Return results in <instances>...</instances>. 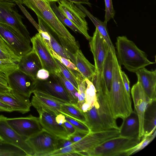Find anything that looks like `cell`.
I'll return each mask as SVG.
<instances>
[{
	"mask_svg": "<svg viewBox=\"0 0 156 156\" xmlns=\"http://www.w3.org/2000/svg\"><path fill=\"white\" fill-rule=\"evenodd\" d=\"M23 4L32 10L58 37L61 45L72 51L79 49L75 37L58 20L46 0H23Z\"/></svg>",
	"mask_w": 156,
	"mask_h": 156,
	"instance_id": "6da1fadb",
	"label": "cell"
},
{
	"mask_svg": "<svg viewBox=\"0 0 156 156\" xmlns=\"http://www.w3.org/2000/svg\"><path fill=\"white\" fill-rule=\"evenodd\" d=\"M112 53L113 75L109 94V103L113 118L116 120L119 118L123 119L133 111L131 99L123 82L121 65L118 61L116 52Z\"/></svg>",
	"mask_w": 156,
	"mask_h": 156,
	"instance_id": "7a4b0ae2",
	"label": "cell"
},
{
	"mask_svg": "<svg viewBox=\"0 0 156 156\" xmlns=\"http://www.w3.org/2000/svg\"><path fill=\"white\" fill-rule=\"evenodd\" d=\"M115 44L119 63L129 72L136 73L139 69L154 63L148 59L144 52L126 36L118 37Z\"/></svg>",
	"mask_w": 156,
	"mask_h": 156,
	"instance_id": "3957f363",
	"label": "cell"
},
{
	"mask_svg": "<svg viewBox=\"0 0 156 156\" xmlns=\"http://www.w3.org/2000/svg\"><path fill=\"white\" fill-rule=\"evenodd\" d=\"M119 130L115 129L90 132L80 140L55 151L50 156H66L73 152H77L80 156H87V153L89 151L105 141L119 136Z\"/></svg>",
	"mask_w": 156,
	"mask_h": 156,
	"instance_id": "277c9868",
	"label": "cell"
},
{
	"mask_svg": "<svg viewBox=\"0 0 156 156\" xmlns=\"http://www.w3.org/2000/svg\"><path fill=\"white\" fill-rule=\"evenodd\" d=\"M141 140L138 136L120 135L110 138L89 151V156H126L127 152Z\"/></svg>",
	"mask_w": 156,
	"mask_h": 156,
	"instance_id": "5b68a950",
	"label": "cell"
},
{
	"mask_svg": "<svg viewBox=\"0 0 156 156\" xmlns=\"http://www.w3.org/2000/svg\"><path fill=\"white\" fill-rule=\"evenodd\" d=\"M89 41L95 67V75L91 81L93 84L101 83L103 81L102 73L103 64L109 47L96 28Z\"/></svg>",
	"mask_w": 156,
	"mask_h": 156,
	"instance_id": "8992f818",
	"label": "cell"
},
{
	"mask_svg": "<svg viewBox=\"0 0 156 156\" xmlns=\"http://www.w3.org/2000/svg\"><path fill=\"white\" fill-rule=\"evenodd\" d=\"M14 2H0V22L11 27L31 42L30 34L22 21Z\"/></svg>",
	"mask_w": 156,
	"mask_h": 156,
	"instance_id": "52a82bcc",
	"label": "cell"
},
{
	"mask_svg": "<svg viewBox=\"0 0 156 156\" xmlns=\"http://www.w3.org/2000/svg\"><path fill=\"white\" fill-rule=\"evenodd\" d=\"M58 138L43 129L26 141L32 150L34 156H48L57 150Z\"/></svg>",
	"mask_w": 156,
	"mask_h": 156,
	"instance_id": "ba28073f",
	"label": "cell"
},
{
	"mask_svg": "<svg viewBox=\"0 0 156 156\" xmlns=\"http://www.w3.org/2000/svg\"><path fill=\"white\" fill-rule=\"evenodd\" d=\"M0 36L13 50L21 57L30 51L32 48L29 41L9 25L0 22Z\"/></svg>",
	"mask_w": 156,
	"mask_h": 156,
	"instance_id": "9c48e42d",
	"label": "cell"
},
{
	"mask_svg": "<svg viewBox=\"0 0 156 156\" xmlns=\"http://www.w3.org/2000/svg\"><path fill=\"white\" fill-rule=\"evenodd\" d=\"M35 90L47 94L64 103H71L70 98L57 75L50 73L46 80L37 79Z\"/></svg>",
	"mask_w": 156,
	"mask_h": 156,
	"instance_id": "30bf717a",
	"label": "cell"
},
{
	"mask_svg": "<svg viewBox=\"0 0 156 156\" xmlns=\"http://www.w3.org/2000/svg\"><path fill=\"white\" fill-rule=\"evenodd\" d=\"M8 85L11 91L29 98L33 93L37 79L18 69L7 75Z\"/></svg>",
	"mask_w": 156,
	"mask_h": 156,
	"instance_id": "8fae6325",
	"label": "cell"
},
{
	"mask_svg": "<svg viewBox=\"0 0 156 156\" xmlns=\"http://www.w3.org/2000/svg\"><path fill=\"white\" fill-rule=\"evenodd\" d=\"M57 2L58 7L61 11L89 41L92 37L88 33L89 29L85 13L71 2L66 0H59Z\"/></svg>",
	"mask_w": 156,
	"mask_h": 156,
	"instance_id": "7c38bea8",
	"label": "cell"
},
{
	"mask_svg": "<svg viewBox=\"0 0 156 156\" xmlns=\"http://www.w3.org/2000/svg\"><path fill=\"white\" fill-rule=\"evenodd\" d=\"M32 50L38 56L43 69L50 73L58 75L60 71L55 58L50 52L43 39L38 33L31 38Z\"/></svg>",
	"mask_w": 156,
	"mask_h": 156,
	"instance_id": "4fadbf2b",
	"label": "cell"
},
{
	"mask_svg": "<svg viewBox=\"0 0 156 156\" xmlns=\"http://www.w3.org/2000/svg\"><path fill=\"white\" fill-rule=\"evenodd\" d=\"M6 120L9 125L17 133L26 139L43 129L38 117L31 115L26 117L7 118Z\"/></svg>",
	"mask_w": 156,
	"mask_h": 156,
	"instance_id": "5bb4252c",
	"label": "cell"
},
{
	"mask_svg": "<svg viewBox=\"0 0 156 156\" xmlns=\"http://www.w3.org/2000/svg\"><path fill=\"white\" fill-rule=\"evenodd\" d=\"M7 118L3 115H0V140L22 149L27 156H34L26 139L19 135L9 125Z\"/></svg>",
	"mask_w": 156,
	"mask_h": 156,
	"instance_id": "9a60e30c",
	"label": "cell"
},
{
	"mask_svg": "<svg viewBox=\"0 0 156 156\" xmlns=\"http://www.w3.org/2000/svg\"><path fill=\"white\" fill-rule=\"evenodd\" d=\"M131 93L134 111L137 114L139 121L140 127L138 137L141 140L144 134L143 122L144 113L148 105L154 100L148 97L140 83L137 82L133 86Z\"/></svg>",
	"mask_w": 156,
	"mask_h": 156,
	"instance_id": "2e32d148",
	"label": "cell"
},
{
	"mask_svg": "<svg viewBox=\"0 0 156 156\" xmlns=\"http://www.w3.org/2000/svg\"><path fill=\"white\" fill-rule=\"evenodd\" d=\"M31 103L36 109L41 108L56 116L61 113L60 106L64 103L43 92L34 91Z\"/></svg>",
	"mask_w": 156,
	"mask_h": 156,
	"instance_id": "e0dca14e",
	"label": "cell"
},
{
	"mask_svg": "<svg viewBox=\"0 0 156 156\" xmlns=\"http://www.w3.org/2000/svg\"><path fill=\"white\" fill-rule=\"evenodd\" d=\"M36 110L39 114L40 123L43 129L58 138H68L69 136L64 126L57 123L55 116L42 109Z\"/></svg>",
	"mask_w": 156,
	"mask_h": 156,
	"instance_id": "ac0fdd59",
	"label": "cell"
},
{
	"mask_svg": "<svg viewBox=\"0 0 156 156\" xmlns=\"http://www.w3.org/2000/svg\"><path fill=\"white\" fill-rule=\"evenodd\" d=\"M137 82L142 86L147 96L152 100H156V70L149 71L145 67L135 73Z\"/></svg>",
	"mask_w": 156,
	"mask_h": 156,
	"instance_id": "d6986e66",
	"label": "cell"
},
{
	"mask_svg": "<svg viewBox=\"0 0 156 156\" xmlns=\"http://www.w3.org/2000/svg\"><path fill=\"white\" fill-rule=\"evenodd\" d=\"M0 101L10 106L13 111H17L23 114L29 112L32 106L29 98L11 91L8 93H0Z\"/></svg>",
	"mask_w": 156,
	"mask_h": 156,
	"instance_id": "ffe728a7",
	"label": "cell"
},
{
	"mask_svg": "<svg viewBox=\"0 0 156 156\" xmlns=\"http://www.w3.org/2000/svg\"><path fill=\"white\" fill-rule=\"evenodd\" d=\"M17 63L19 70L36 79L37 72L42 68L38 56L32 50L21 56Z\"/></svg>",
	"mask_w": 156,
	"mask_h": 156,
	"instance_id": "44dd1931",
	"label": "cell"
},
{
	"mask_svg": "<svg viewBox=\"0 0 156 156\" xmlns=\"http://www.w3.org/2000/svg\"><path fill=\"white\" fill-rule=\"evenodd\" d=\"M39 25L40 30L38 33L43 39L49 50H52L59 56L69 59L64 48L54 37L53 35L55 34L54 33L43 21H40Z\"/></svg>",
	"mask_w": 156,
	"mask_h": 156,
	"instance_id": "7402d4cb",
	"label": "cell"
},
{
	"mask_svg": "<svg viewBox=\"0 0 156 156\" xmlns=\"http://www.w3.org/2000/svg\"><path fill=\"white\" fill-rule=\"evenodd\" d=\"M70 60L76 66L83 77L91 81L95 75V67L87 60L81 51L80 49L77 50L72 54Z\"/></svg>",
	"mask_w": 156,
	"mask_h": 156,
	"instance_id": "603a6c76",
	"label": "cell"
},
{
	"mask_svg": "<svg viewBox=\"0 0 156 156\" xmlns=\"http://www.w3.org/2000/svg\"><path fill=\"white\" fill-rule=\"evenodd\" d=\"M119 127V135L128 137L138 136L139 131V122L137 114L134 111L127 117L122 119Z\"/></svg>",
	"mask_w": 156,
	"mask_h": 156,
	"instance_id": "cb8c5ba5",
	"label": "cell"
},
{
	"mask_svg": "<svg viewBox=\"0 0 156 156\" xmlns=\"http://www.w3.org/2000/svg\"><path fill=\"white\" fill-rule=\"evenodd\" d=\"M93 22L99 33L104 39L112 52H115V49L109 35L107 28V23L102 22L94 16L82 4H75Z\"/></svg>",
	"mask_w": 156,
	"mask_h": 156,
	"instance_id": "d4e9b609",
	"label": "cell"
},
{
	"mask_svg": "<svg viewBox=\"0 0 156 156\" xmlns=\"http://www.w3.org/2000/svg\"><path fill=\"white\" fill-rule=\"evenodd\" d=\"M156 129V100H154L148 105L144 113L143 136L152 135Z\"/></svg>",
	"mask_w": 156,
	"mask_h": 156,
	"instance_id": "484cf974",
	"label": "cell"
},
{
	"mask_svg": "<svg viewBox=\"0 0 156 156\" xmlns=\"http://www.w3.org/2000/svg\"><path fill=\"white\" fill-rule=\"evenodd\" d=\"M113 53L109 48L103 64L102 73L103 83L109 94L113 77Z\"/></svg>",
	"mask_w": 156,
	"mask_h": 156,
	"instance_id": "4316f807",
	"label": "cell"
},
{
	"mask_svg": "<svg viewBox=\"0 0 156 156\" xmlns=\"http://www.w3.org/2000/svg\"><path fill=\"white\" fill-rule=\"evenodd\" d=\"M60 112L84 123L85 117L83 112L76 105L72 103H64L61 105Z\"/></svg>",
	"mask_w": 156,
	"mask_h": 156,
	"instance_id": "83f0119b",
	"label": "cell"
},
{
	"mask_svg": "<svg viewBox=\"0 0 156 156\" xmlns=\"http://www.w3.org/2000/svg\"><path fill=\"white\" fill-rule=\"evenodd\" d=\"M49 50L52 56L66 66L75 76L77 80L79 85L81 82L85 80V79L80 73L76 66L69 59L59 56L52 50Z\"/></svg>",
	"mask_w": 156,
	"mask_h": 156,
	"instance_id": "f1b7e54d",
	"label": "cell"
},
{
	"mask_svg": "<svg viewBox=\"0 0 156 156\" xmlns=\"http://www.w3.org/2000/svg\"><path fill=\"white\" fill-rule=\"evenodd\" d=\"M0 156H27L23 150L0 140Z\"/></svg>",
	"mask_w": 156,
	"mask_h": 156,
	"instance_id": "f546056e",
	"label": "cell"
},
{
	"mask_svg": "<svg viewBox=\"0 0 156 156\" xmlns=\"http://www.w3.org/2000/svg\"><path fill=\"white\" fill-rule=\"evenodd\" d=\"M51 8L58 20L64 26H66L75 33H81L79 30L67 17L61 11L56 2H49Z\"/></svg>",
	"mask_w": 156,
	"mask_h": 156,
	"instance_id": "4dcf8cb0",
	"label": "cell"
},
{
	"mask_svg": "<svg viewBox=\"0 0 156 156\" xmlns=\"http://www.w3.org/2000/svg\"><path fill=\"white\" fill-rule=\"evenodd\" d=\"M57 75L62 81L71 101V103L76 105L79 96L78 90L69 80H67L60 72Z\"/></svg>",
	"mask_w": 156,
	"mask_h": 156,
	"instance_id": "1f68e13d",
	"label": "cell"
},
{
	"mask_svg": "<svg viewBox=\"0 0 156 156\" xmlns=\"http://www.w3.org/2000/svg\"><path fill=\"white\" fill-rule=\"evenodd\" d=\"M85 80L87 84L85 101L89 105L90 108L97 101V92L93 83L87 79H85Z\"/></svg>",
	"mask_w": 156,
	"mask_h": 156,
	"instance_id": "d6a6232c",
	"label": "cell"
},
{
	"mask_svg": "<svg viewBox=\"0 0 156 156\" xmlns=\"http://www.w3.org/2000/svg\"><path fill=\"white\" fill-rule=\"evenodd\" d=\"M156 130L151 135L143 136L141 140L136 146L129 150L126 153V156L133 154L140 151L147 146L155 137Z\"/></svg>",
	"mask_w": 156,
	"mask_h": 156,
	"instance_id": "836d02e7",
	"label": "cell"
},
{
	"mask_svg": "<svg viewBox=\"0 0 156 156\" xmlns=\"http://www.w3.org/2000/svg\"><path fill=\"white\" fill-rule=\"evenodd\" d=\"M55 59L62 75L78 90L79 83L76 78L66 66L58 60Z\"/></svg>",
	"mask_w": 156,
	"mask_h": 156,
	"instance_id": "e575fe53",
	"label": "cell"
},
{
	"mask_svg": "<svg viewBox=\"0 0 156 156\" xmlns=\"http://www.w3.org/2000/svg\"><path fill=\"white\" fill-rule=\"evenodd\" d=\"M17 63L11 60L0 59V70L7 75L18 69Z\"/></svg>",
	"mask_w": 156,
	"mask_h": 156,
	"instance_id": "d590c367",
	"label": "cell"
},
{
	"mask_svg": "<svg viewBox=\"0 0 156 156\" xmlns=\"http://www.w3.org/2000/svg\"><path fill=\"white\" fill-rule=\"evenodd\" d=\"M64 115L66 120L71 123L77 131L86 135L90 132L87 126L84 123L67 115Z\"/></svg>",
	"mask_w": 156,
	"mask_h": 156,
	"instance_id": "8d00e7d4",
	"label": "cell"
},
{
	"mask_svg": "<svg viewBox=\"0 0 156 156\" xmlns=\"http://www.w3.org/2000/svg\"><path fill=\"white\" fill-rule=\"evenodd\" d=\"M105 4V15L104 22L107 23L111 19H113L115 15L112 0H104Z\"/></svg>",
	"mask_w": 156,
	"mask_h": 156,
	"instance_id": "74e56055",
	"label": "cell"
},
{
	"mask_svg": "<svg viewBox=\"0 0 156 156\" xmlns=\"http://www.w3.org/2000/svg\"><path fill=\"white\" fill-rule=\"evenodd\" d=\"M0 48L3 51L9 54L13 58L19 61L20 57L16 55L14 53L12 49L9 45L4 41L0 36Z\"/></svg>",
	"mask_w": 156,
	"mask_h": 156,
	"instance_id": "f35d334b",
	"label": "cell"
},
{
	"mask_svg": "<svg viewBox=\"0 0 156 156\" xmlns=\"http://www.w3.org/2000/svg\"><path fill=\"white\" fill-rule=\"evenodd\" d=\"M20 8L21 10L23 12L25 15L26 16L27 18L29 21L35 27L36 29L39 32L40 31V27L38 24L34 20V19L32 18L30 15L29 14L28 12L26 10V9L22 5V4L18 3L16 4Z\"/></svg>",
	"mask_w": 156,
	"mask_h": 156,
	"instance_id": "ab89813d",
	"label": "cell"
},
{
	"mask_svg": "<svg viewBox=\"0 0 156 156\" xmlns=\"http://www.w3.org/2000/svg\"><path fill=\"white\" fill-rule=\"evenodd\" d=\"M73 143L69 138H58L57 140V150L70 146Z\"/></svg>",
	"mask_w": 156,
	"mask_h": 156,
	"instance_id": "60d3db41",
	"label": "cell"
},
{
	"mask_svg": "<svg viewBox=\"0 0 156 156\" xmlns=\"http://www.w3.org/2000/svg\"><path fill=\"white\" fill-rule=\"evenodd\" d=\"M49 75L50 73L48 70L42 68L37 72L36 78L38 80H45L48 78Z\"/></svg>",
	"mask_w": 156,
	"mask_h": 156,
	"instance_id": "b9f144b4",
	"label": "cell"
},
{
	"mask_svg": "<svg viewBox=\"0 0 156 156\" xmlns=\"http://www.w3.org/2000/svg\"><path fill=\"white\" fill-rule=\"evenodd\" d=\"M86 135V134L76 131L74 133L69 136L68 138L73 143H75L80 140Z\"/></svg>",
	"mask_w": 156,
	"mask_h": 156,
	"instance_id": "7bdbcfd3",
	"label": "cell"
},
{
	"mask_svg": "<svg viewBox=\"0 0 156 156\" xmlns=\"http://www.w3.org/2000/svg\"><path fill=\"white\" fill-rule=\"evenodd\" d=\"M121 75L123 82L128 94L130 95V82L125 72L122 70Z\"/></svg>",
	"mask_w": 156,
	"mask_h": 156,
	"instance_id": "ee69618b",
	"label": "cell"
},
{
	"mask_svg": "<svg viewBox=\"0 0 156 156\" xmlns=\"http://www.w3.org/2000/svg\"><path fill=\"white\" fill-rule=\"evenodd\" d=\"M63 126L69 136L72 134L76 131V130L73 126L66 120L63 123Z\"/></svg>",
	"mask_w": 156,
	"mask_h": 156,
	"instance_id": "f6af8a7d",
	"label": "cell"
},
{
	"mask_svg": "<svg viewBox=\"0 0 156 156\" xmlns=\"http://www.w3.org/2000/svg\"><path fill=\"white\" fill-rule=\"evenodd\" d=\"M0 59L11 60L17 63L16 60L13 58L9 54L5 52L0 48Z\"/></svg>",
	"mask_w": 156,
	"mask_h": 156,
	"instance_id": "bcb514c9",
	"label": "cell"
},
{
	"mask_svg": "<svg viewBox=\"0 0 156 156\" xmlns=\"http://www.w3.org/2000/svg\"><path fill=\"white\" fill-rule=\"evenodd\" d=\"M13 111V109L10 106L0 101V112H10Z\"/></svg>",
	"mask_w": 156,
	"mask_h": 156,
	"instance_id": "7dc6e473",
	"label": "cell"
},
{
	"mask_svg": "<svg viewBox=\"0 0 156 156\" xmlns=\"http://www.w3.org/2000/svg\"><path fill=\"white\" fill-rule=\"evenodd\" d=\"M11 89L8 85L0 82V93H8Z\"/></svg>",
	"mask_w": 156,
	"mask_h": 156,
	"instance_id": "c3c4849f",
	"label": "cell"
},
{
	"mask_svg": "<svg viewBox=\"0 0 156 156\" xmlns=\"http://www.w3.org/2000/svg\"><path fill=\"white\" fill-rule=\"evenodd\" d=\"M55 119L57 123L61 126H63V123L66 120L64 115L61 113L56 116Z\"/></svg>",
	"mask_w": 156,
	"mask_h": 156,
	"instance_id": "681fc988",
	"label": "cell"
},
{
	"mask_svg": "<svg viewBox=\"0 0 156 156\" xmlns=\"http://www.w3.org/2000/svg\"><path fill=\"white\" fill-rule=\"evenodd\" d=\"M74 4H81L88 5L90 7H91V5L88 0H66Z\"/></svg>",
	"mask_w": 156,
	"mask_h": 156,
	"instance_id": "f907efd6",
	"label": "cell"
},
{
	"mask_svg": "<svg viewBox=\"0 0 156 156\" xmlns=\"http://www.w3.org/2000/svg\"><path fill=\"white\" fill-rule=\"evenodd\" d=\"M0 82L8 85L7 75L0 70ZM9 86V85H8Z\"/></svg>",
	"mask_w": 156,
	"mask_h": 156,
	"instance_id": "816d5d0a",
	"label": "cell"
},
{
	"mask_svg": "<svg viewBox=\"0 0 156 156\" xmlns=\"http://www.w3.org/2000/svg\"><path fill=\"white\" fill-rule=\"evenodd\" d=\"M80 109L84 112H85L90 109L89 105L86 102L84 103L81 106Z\"/></svg>",
	"mask_w": 156,
	"mask_h": 156,
	"instance_id": "f5cc1de1",
	"label": "cell"
},
{
	"mask_svg": "<svg viewBox=\"0 0 156 156\" xmlns=\"http://www.w3.org/2000/svg\"><path fill=\"white\" fill-rule=\"evenodd\" d=\"M8 2L16 3V4L20 3L17 0H0V2Z\"/></svg>",
	"mask_w": 156,
	"mask_h": 156,
	"instance_id": "db71d44e",
	"label": "cell"
},
{
	"mask_svg": "<svg viewBox=\"0 0 156 156\" xmlns=\"http://www.w3.org/2000/svg\"><path fill=\"white\" fill-rule=\"evenodd\" d=\"M46 1L49 2H58L59 0H46Z\"/></svg>",
	"mask_w": 156,
	"mask_h": 156,
	"instance_id": "11a10c76",
	"label": "cell"
}]
</instances>
